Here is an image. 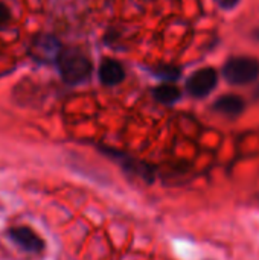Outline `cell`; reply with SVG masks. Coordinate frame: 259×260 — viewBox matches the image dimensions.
I'll use <instances>...</instances> for the list:
<instances>
[{
    "label": "cell",
    "mask_w": 259,
    "mask_h": 260,
    "mask_svg": "<svg viewBox=\"0 0 259 260\" xmlns=\"http://www.w3.org/2000/svg\"><path fill=\"white\" fill-rule=\"evenodd\" d=\"M58 64L63 79L70 85L81 84L89 78L92 72V64L89 58L78 50L63 52L58 58Z\"/></svg>",
    "instance_id": "obj_1"
},
{
    "label": "cell",
    "mask_w": 259,
    "mask_h": 260,
    "mask_svg": "<svg viewBox=\"0 0 259 260\" xmlns=\"http://www.w3.org/2000/svg\"><path fill=\"white\" fill-rule=\"evenodd\" d=\"M223 76L232 85L250 84L259 76V61L249 56L232 58L224 64Z\"/></svg>",
    "instance_id": "obj_2"
},
{
    "label": "cell",
    "mask_w": 259,
    "mask_h": 260,
    "mask_svg": "<svg viewBox=\"0 0 259 260\" xmlns=\"http://www.w3.org/2000/svg\"><path fill=\"white\" fill-rule=\"evenodd\" d=\"M217 82H218V75L215 69L205 67L189 76L186 82V90L194 98H205L214 91V88L217 87Z\"/></svg>",
    "instance_id": "obj_3"
},
{
    "label": "cell",
    "mask_w": 259,
    "mask_h": 260,
    "mask_svg": "<svg viewBox=\"0 0 259 260\" xmlns=\"http://www.w3.org/2000/svg\"><path fill=\"white\" fill-rule=\"evenodd\" d=\"M8 238L27 253H40L44 248V241L29 227H14L8 230Z\"/></svg>",
    "instance_id": "obj_4"
},
{
    "label": "cell",
    "mask_w": 259,
    "mask_h": 260,
    "mask_svg": "<svg viewBox=\"0 0 259 260\" xmlns=\"http://www.w3.org/2000/svg\"><path fill=\"white\" fill-rule=\"evenodd\" d=\"M125 78L122 66L114 59H105L99 67V79L104 85H118Z\"/></svg>",
    "instance_id": "obj_5"
},
{
    "label": "cell",
    "mask_w": 259,
    "mask_h": 260,
    "mask_svg": "<svg viewBox=\"0 0 259 260\" xmlns=\"http://www.w3.org/2000/svg\"><path fill=\"white\" fill-rule=\"evenodd\" d=\"M32 52L37 58L43 61H49L52 58H60V50H58V43L50 38V37H41L34 41L32 44Z\"/></svg>",
    "instance_id": "obj_6"
},
{
    "label": "cell",
    "mask_w": 259,
    "mask_h": 260,
    "mask_svg": "<svg viewBox=\"0 0 259 260\" xmlns=\"http://www.w3.org/2000/svg\"><path fill=\"white\" fill-rule=\"evenodd\" d=\"M214 108L226 116H238L244 111V101L237 94H226L217 99Z\"/></svg>",
    "instance_id": "obj_7"
},
{
    "label": "cell",
    "mask_w": 259,
    "mask_h": 260,
    "mask_svg": "<svg viewBox=\"0 0 259 260\" xmlns=\"http://www.w3.org/2000/svg\"><path fill=\"white\" fill-rule=\"evenodd\" d=\"M154 98L156 101L162 104H174L180 99V90L176 85L163 84L157 88H154Z\"/></svg>",
    "instance_id": "obj_8"
},
{
    "label": "cell",
    "mask_w": 259,
    "mask_h": 260,
    "mask_svg": "<svg viewBox=\"0 0 259 260\" xmlns=\"http://www.w3.org/2000/svg\"><path fill=\"white\" fill-rule=\"evenodd\" d=\"M9 18H11L9 9H8L3 3H0V27L6 26L8 21H9Z\"/></svg>",
    "instance_id": "obj_9"
},
{
    "label": "cell",
    "mask_w": 259,
    "mask_h": 260,
    "mask_svg": "<svg viewBox=\"0 0 259 260\" xmlns=\"http://www.w3.org/2000/svg\"><path fill=\"white\" fill-rule=\"evenodd\" d=\"M217 2L223 8H232V6H235L238 3V0H217Z\"/></svg>",
    "instance_id": "obj_10"
}]
</instances>
